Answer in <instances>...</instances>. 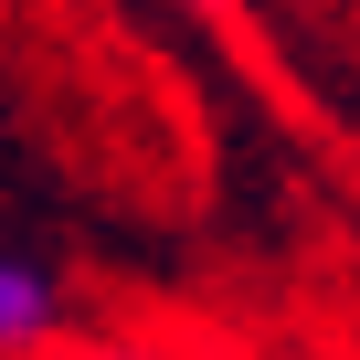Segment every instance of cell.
Instances as JSON below:
<instances>
[{"label":"cell","instance_id":"obj_1","mask_svg":"<svg viewBox=\"0 0 360 360\" xmlns=\"http://www.w3.org/2000/svg\"><path fill=\"white\" fill-rule=\"evenodd\" d=\"M64 328V286L32 255H0V349H43Z\"/></svg>","mask_w":360,"mask_h":360}]
</instances>
